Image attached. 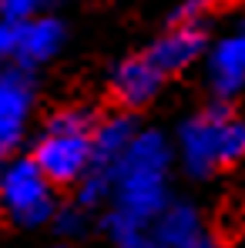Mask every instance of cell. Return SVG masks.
<instances>
[{"mask_svg": "<svg viewBox=\"0 0 245 248\" xmlns=\"http://www.w3.org/2000/svg\"><path fill=\"white\" fill-rule=\"evenodd\" d=\"M171 144L162 131H138L124 158L114 165V191L111 202L121 218L148 228L168 205V168H171Z\"/></svg>", "mask_w": 245, "mask_h": 248, "instance_id": "1", "label": "cell"}, {"mask_svg": "<svg viewBox=\"0 0 245 248\" xmlns=\"http://www.w3.org/2000/svg\"><path fill=\"white\" fill-rule=\"evenodd\" d=\"M175 151L188 174L208 178L245 158V121L225 108H208L178 127Z\"/></svg>", "mask_w": 245, "mask_h": 248, "instance_id": "2", "label": "cell"}, {"mask_svg": "<svg viewBox=\"0 0 245 248\" xmlns=\"http://www.w3.org/2000/svg\"><path fill=\"white\" fill-rule=\"evenodd\" d=\"M94 114L87 108H61L54 111L44 134L31 155V161L41 168V174L50 185H78L91 171V131Z\"/></svg>", "mask_w": 245, "mask_h": 248, "instance_id": "3", "label": "cell"}, {"mask_svg": "<svg viewBox=\"0 0 245 248\" xmlns=\"http://www.w3.org/2000/svg\"><path fill=\"white\" fill-rule=\"evenodd\" d=\"M0 211L20 228H41L54 221V185L31 158H14L0 168Z\"/></svg>", "mask_w": 245, "mask_h": 248, "instance_id": "4", "label": "cell"}, {"mask_svg": "<svg viewBox=\"0 0 245 248\" xmlns=\"http://www.w3.org/2000/svg\"><path fill=\"white\" fill-rule=\"evenodd\" d=\"M31 108H34L31 71L0 67V161H7L20 148L31 121Z\"/></svg>", "mask_w": 245, "mask_h": 248, "instance_id": "5", "label": "cell"}, {"mask_svg": "<svg viewBox=\"0 0 245 248\" xmlns=\"http://www.w3.org/2000/svg\"><path fill=\"white\" fill-rule=\"evenodd\" d=\"M208 54V34L202 24H171L158 41L148 47V61L151 67L168 78V74H181L185 67H192L195 61H202Z\"/></svg>", "mask_w": 245, "mask_h": 248, "instance_id": "6", "label": "cell"}, {"mask_svg": "<svg viewBox=\"0 0 245 248\" xmlns=\"http://www.w3.org/2000/svg\"><path fill=\"white\" fill-rule=\"evenodd\" d=\"M205 78L215 97L229 101L245 87V37L229 34L205 54Z\"/></svg>", "mask_w": 245, "mask_h": 248, "instance_id": "7", "label": "cell"}, {"mask_svg": "<svg viewBox=\"0 0 245 248\" xmlns=\"http://www.w3.org/2000/svg\"><path fill=\"white\" fill-rule=\"evenodd\" d=\"M64 41H67L64 20H57V17H34V20L17 27L14 57L20 61L24 71H31V67H37L44 61H50L54 54H61Z\"/></svg>", "mask_w": 245, "mask_h": 248, "instance_id": "8", "label": "cell"}, {"mask_svg": "<svg viewBox=\"0 0 245 248\" xmlns=\"http://www.w3.org/2000/svg\"><path fill=\"white\" fill-rule=\"evenodd\" d=\"M162 81L164 78L151 67V61L145 54L141 57H124L111 71V94L121 108H145L162 91Z\"/></svg>", "mask_w": 245, "mask_h": 248, "instance_id": "9", "label": "cell"}, {"mask_svg": "<svg viewBox=\"0 0 245 248\" xmlns=\"http://www.w3.org/2000/svg\"><path fill=\"white\" fill-rule=\"evenodd\" d=\"M138 127L128 114H108V118H98L94 121V131H91V168L98 171H111L114 174V165L124 158V151L131 148Z\"/></svg>", "mask_w": 245, "mask_h": 248, "instance_id": "10", "label": "cell"}, {"mask_svg": "<svg viewBox=\"0 0 245 248\" xmlns=\"http://www.w3.org/2000/svg\"><path fill=\"white\" fill-rule=\"evenodd\" d=\"M151 238L162 248H188L202 238V215L188 202H168L164 211L151 221Z\"/></svg>", "mask_w": 245, "mask_h": 248, "instance_id": "11", "label": "cell"}, {"mask_svg": "<svg viewBox=\"0 0 245 248\" xmlns=\"http://www.w3.org/2000/svg\"><path fill=\"white\" fill-rule=\"evenodd\" d=\"M54 228H57V235H64V238L84 235V232H87V208H81L78 202H74V205L57 208V215H54Z\"/></svg>", "mask_w": 245, "mask_h": 248, "instance_id": "12", "label": "cell"}, {"mask_svg": "<svg viewBox=\"0 0 245 248\" xmlns=\"http://www.w3.org/2000/svg\"><path fill=\"white\" fill-rule=\"evenodd\" d=\"M37 10H41V3H34V0H3L0 3V20H7V24H27V20L37 17Z\"/></svg>", "mask_w": 245, "mask_h": 248, "instance_id": "13", "label": "cell"}, {"mask_svg": "<svg viewBox=\"0 0 245 248\" xmlns=\"http://www.w3.org/2000/svg\"><path fill=\"white\" fill-rule=\"evenodd\" d=\"M202 14H205V3H181V7H175V14H171V24H202Z\"/></svg>", "mask_w": 245, "mask_h": 248, "instance_id": "14", "label": "cell"}, {"mask_svg": "<svg viewBox=\"0 0 245 248\" xmlns=\"http://www.w3.org/2000/svg\"><path fill=\"white\" fill-rule=\"evenodd\" d=\"M121 248H162L151 235H145V238H138V242H128V245H121Z\"/></svg>", "mask_w": 245, "mask_h": 248, "instance_id": "15", "label": "cell"}, {"mask_svg": "<svg viewBox=\"0 0 245 248\" xmlns=\"http://www.w3.org/2000/svg\"><path fill=\"white\" fill-rule=\"evenodd\" d=\"M188 248H218V245H215L212 238H205V235H202L198 242H192V245H188Z\"/></svg>", "mask_w": 245, "mask_h": 248, "instance_id": "16", "label": "cell"}, {"mask_svg": "<svg viewBox=\"0 0 245 248\" xmlns=\"http://www.w3.org/2000/svg\"><path fill=\"white\" fill-rule=\"evenodd\" d=\"M239 34H242V37H245V24H242V31H239Z\"/></svg>", "mask_w": 245, "mask_h": 248, "instance_id": "17", "label": "cell"}, {"mask_svg": "<svg viewBox=\"0 0 245 248\" xmlns=\"http://www.w3.org/2000/svg\"><path fill=\"white\" fill-rule=\"evenodd\" d=\"M54 248H64V245H54Z\"/></svg>", "mask_w": 245, "mask_h": 248, "instance_id": "18", "label": "cell"}]
</instances>
